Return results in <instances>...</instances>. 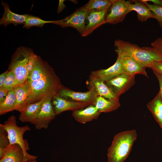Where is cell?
<instances>
[{"label":"cell","mask_w":162,"mask_h":162,"mask_svg":"<svg viewBox=\"0 0 162 162\" xmlns=\"http://www.w3.org/2000/svg\"><path fill=\"white\" fill-rule=\"evenodd\" d=\"M26 81L30 86L26 105L44 99L52 98L64 87L53 68L37 55L34 67Z\"/></svg>","instance_id":"6da1fadb"},{"label":"cell","mask_w":162,"mask_h":162,"mask_svg":"<svg viewBox=\"0 0 162 162\" xmlns=\"http://www.w3.org/2000/svg\"><path fill=\"white\" fill-rule=\"evenodd\" d=\"M114 45L116 52L130 57L146 68L162 61V55L152 47H140L122 40H115Z\"/></svg>","instance_id":"7a4b0ae2"},{"label":"cell","mask_w":162,"mask_h":162,"mask_svg":"<svg viewBox=\"0 0 162 162\" xmlns=\"http://www.w3.org/2000/svg\"><path fill=\"white\" fill-rule=\"evenodd\" d=\"M137 138V132L134 129L116 134L107 149L108 162H124Z\"/></svg>","instance_id":"3957f363"},{"label":"cell","mask_w":162,"mask_h":162,"mask_svg":"<svg viewBox=\"0 0 162 162\" xmlns=\"http://www.w3.org/2000/svg\"><path fill=\"white\" fill-rule=\"evenodd\" d=\"M16 117L13 115L10 116L4 123L0 124L7 131L10 144H16L22 148L24 154L23 162H28L30 160H36L37 157L28 153L29 146L27 140L23 138L24 134L30 130L29 126L26 125L19 127L17 124Z\"/></svg>","instance_id":"277c9868"},{"label":"cell","mask_w":162,"mask_h":162,"mask_svg":"<svg viewBox=\"0 0 162 162\" xmlns=\"http://www.w3.org/2000/svg\"><path fill=\"white\" fill-rule=\"evenodd\" d=\"M33 52V50L30 48L20 46L16 50L12 56L8 70L14 73L18 85L24 83L28 77L26 65L29 57Z\"/></svg>","instance_id":"5b68a950"},{"label":"cell","mask_w":162,"mask_h":162,"mask_svg":"<svg viewBox=\"0 0 162 162\" xmlns=\"http://www.w3.org/2000/svg\"><path fill=\"white\" fill-rule=\"evenodd\" d=\"M88 13L84 6L63 19L52 20V23L60 26L62 28H74L82 35L86 26L85 22Z\"/></svg>","instance_id":"8992f818"},{"label":"cell","mask_w":162,"mask_h":162,"mask_svg":"<svg viewBox=\"0 0 162 162\" xmlns=\"http://www.w3.org/2000/svg\"><path fill=\"white\" fill-rule=\"evenodd\" d=\"M110 12L107 14L106 23L115 24L122 22L126 15L131 11L130 2L124 0H112Z\"/></svg>","instance_id":"52a82bcc"},{"label":"cell","mask_w":162,"mask_h":162,"mask_svg":"<svg viewBox=\"0 0 162 162\" xmlns=\"http://www.w3.org/2000/svg\"><path fill=\"white\" fill-rule=\"evenodd\" d=\"M84 92H76L64 86L58 92V94L61 97L71 101L94 105V102L98 96L92 88Z\"/></svg>","instance_id":"ba28073f"},{"label":"cell","mask_w":162,"mask_h":162,"mask_svg":"<svg viewBox=\"0 0 162 162\" xmlns=\"http://www.w3.org/2000/svg\"><path fill=\"white\" fill-rule=\"evenodd\" d=\"M134 75L123 73L105 82L117 97L128 91L135 83Z\"/></svg>","instance_id":"9c48e42d"},{"label":"cell","mask_w":162,"mask_h":162,"mask_svg":"<svg viewBox=\"0 0 162 162\" xmlns=\"http://www.w3.org/2000/svg\"><path fill=\"white\" fill-rule=\"evenodd\" d=\"M52 98L45 99L43 102L39 113L33 124L37 130L46 129L56 115L52 102Z\"/></svg>","instance_id":"30bf717a"},{"label":"cell","mask_w":162,"mask_h":162,"mask_svg":"<svg viewBox=\"0 0 162 162\" xmlns=\"http://www.w3.org/2000/svg\"><path fill=\"white\" fill-rule=\"evenodd\" d=\"M52 102L56 116L64 112L67 111L73 112L89 105L86 104L68 100L61 97L58 94L53 97Z\"/></svg>","instance_id":"8fae6325"},{"label":"cell","mask_w":162,"mask_h":162,"mask_svg":"<svg viewBox=\"0 0 162 162\" xmlns=\"http://www.w3.org/2000/svg\"><path fill=\"white\" fill-rule=\"evenodd\" d=\"M117 54V59L113 65L106 69L92 71L91 74L105 82L124 73L121 56Z\"/></svg>","instance_id":"7c38bea8"},{"label":"cell","mask_w":162,"mask_h":162,"mask_svg":"<svg viewBox=\"0 0 162 162\" xmlns=\"http://www.w3.org/2000/svg\"><path fill=\"white\" fill-rule=\"evenodd\" d=\"M88 89L92 88L98 96L113 100H119L105 82L91 74L89 77Z\"/></svg>","instance_id":"4fadbf2b"},{"label":"cell","mask_w":162,"mask_h":162,"mask_svg":"<svg viewBox=\"0 0 162 162\" xmlns=\"http://www.w3.org/2000/svg\"><path fill=\"white\" fill-rule=\"evenodd\" d=\"M108 10L94 11L88 12L86 19L88 24L81 35L86 37L92 33L95 29L106 23V18Z\"/></svg>","instance_id":"5bb4252c"},{"label":"cell","mask_w":162,"mask_h":162,"mask_svg":"<svg viewBox=\"0 0 162 162\" xmlns=\"http://www.w3.org/2000/svg\"><path fill=\"white\" fill-rule=\"evenodd\" d=\"M46 99L28 104L20 110L19 111L20 112V120L23 122H29L33 124L40 111L43 102Z\"/></svg>","instance_id":"9a60e30c"},{"label":"cell","mask_w":162,"mask_h":162,"mask_svg":"<svg viewBox=\"0 0 162 162\" xmlns=\"http://www.w3.org/2000/svg\"><path fill=\"white\" fill-rule=\"evenodd\" d=\"M100 113L94 105H91L73 111L72 115L76 121L85 124L97 119Z\"/></svg>","instance_id":"2e32d148"},{"label":"cell","mask_w":162,"mask_h":162,"mask_svg":"<svg viewBox=\"0 0 162 162\" xmlns=\"http://www.w3.org/2000/svg\"><path fill=\"white\" fill-rule=\"evenodd\" d=\"M4 7V12L2 17L0 20V24L6 27L10 24L15 26L24 24L28 14H19L12 12L7 3L2 2Z\"/></svg>","instance_id":"e0dca14e"},{"label":"cell","mask_w":162,"mask_h":162,"mask_svg":"<svg viewBox=\"0 0 162 162\" xmlns=\"http://www.w3.org/2000/svg\"><path fill=\"white\" fill-rule=\"evenodd\" d=\"M116 53L121 56L124 73L131 75L141 74L148 77L146 68L130 57L124 56L118 52Z\"/></svg>","instance_id":"ac0fdd59"},{"label":"cell","mask_w":162,"mask_h":162,"mask_svg":"<svg viewBox=\"0 0 162 162\" xmlns=\"http://www.w3.org/2000/svg\"><path fill=\"white\" fill-rule=\"evenodd\" d=\"M24 154L22 148L16 144H10L5 150L0 162H23Z\"/></svg>","instance_id":"d6986e66"},{"label":"cell","mask_w":162,"mask_h":162,"mask_svg":"<svg viewBox=\"0 0 162 162\" xmlns=\"http://www.w3.org/2000/svg\"><path fill=\"white\" fill-rule=\"evenodd\" d=\"M16 97L15 110L19 111L26 105L30 92V86L26 81L13 89Z\"/></svg>","instance_id":"ffe728a7"},{"label":"cell","mask_w":162,"mask_h":162,"mask_svg":"<svg viewBox=\"0 0 162 162\" xmlns=\"http://www.w3.org/2000/svg\"><path fill=\"white\" fill-rule=\"evenodd\" d=\"M94 105L100 113L109 112L114 111L121 106L119 100H113L98 96L96 98Z\"/></svg>","instance_id":"44dd1931"},{"label":"cell","mask_w":162,"mask_h":162,"mask_svg":"<svg viewBox=\"0 0 162 162\" xmlns=\"http://www.w3.org/2000/svg\"><path fill=\"white\" fill-rule=\"evenodd\" d=\"M133 3H131V11H134L137 13L138 20L143 22L150 18H155L152 12L141 0H133Z\"/></svg>","instance_id":"7402d4cb"},{"label":"cell","mask_w":162,"mask_h":162,"mask_svg":"<svg viewBox=\"0 0 162 162\" xmlns=\"http://www.w3.org/2000/svg\"><path fill=\"white\" fill-rule=\"evenodd\" d=\"M147 106L162 129V99L159 92L147 104Z\"/></svg>","instance_id":"603a6c76"},{"label":"cell","mask_w":162,"mask_h":162,"mask_svg":"<svg viewBox=\"0 0 162 162\" xmlns=\"http://www.w3.org/2000/svg\"><path fill=\"white\" fill-rule=\"evenodd\" d=\"M112 4V0H90L84 6L90 12L109 10Z\"/></svg>","instance_id":"cb8c5ba5"},{"label":"cell","mask_w":162,"mask_h":162,"mask_svg":"<svg viewBox=\"0 0 162 162\" xmlns=\"http://www.w3.org/2000/svg\"><path fill=\"white\" fill-rule=\"evenodd\" d=\"M16 97L14 90L9 91L6 100L0 103V115H2L15 110Z\"/></svg>","instance_id":"d4e9b609"},{"label":"cell","mask_w":162,"mask_h":162,"mask_svg":"<svg viewBox=\"0 0 162 162\" xmlns=\"http://www.w3.org/2000/svg\"><path fill=\"white\" fill-rule=\"evenodd\" d=\"M52 20H44L38 16L28 14L23 27L27 28H29L32 26L42 27L46 24L52 23Z\"/></svg>","instance_id":"484cf974"},{"label":"cell","mask_w":162,"mask_h":162,"mask_svg":"<svg viewBox=\"0 0 162 162\" xmlns=\"http://www.w3.org/2000/svg\"><path fill=\"white\" fill-rule=\"evenodd\" d=\"M10 145L7 131L0 124V159L3 157L5 150Z\"/></svg>","instance_id":"4316f807"},{"label":"cell","mask_w":162,"mask_h":162,"mask_svg":"<svg viewBox=\"0 0 162 162\" xmlns=\"http://www.w3.org/2000/svg\"><path fill=\"white\" fill-rule=\"evenodd\" d=\"M8 71L3 88L2 89L10 91L13 90L16 86H18V84L14 73L11 71Z\"/></svg>","instance_id":"83f0119b"},{"label":"cell","mask_w":162,"mask_h":162,"mask_svg":"<svg viewBox=\"0 0 162 162\" xmlns=\"http://www.w3.org/2000/svg\"><path fill=\"white\" fill-rule=\"evenodd\" d=\"M146 6L153 13L155 19L158 22L160 27H162V7L150 4L145 0H142Z\"/></svg>","instance_id":"f1b7e54d"},{"label":"cell","mask_w":162,"mask_h":162,"mask_svg":"<svg viewBox=\"0 0 162 162\" xmlns=\"http://www.w3.org/2000/svg\"><path fill=\"white\" fill-rule=\"evenodd\" d=\"M37 55L33 52L29 57L26 65V68L28 75L33 69L35 64Z\"/></svg>","instance_id":"f546056e"},{"label":"cell","mask_w":162,"mask_h":162,"mask_svg":"<svg viewBox=\"0 0 162 162\" xmlns=\"http://www.w3.org/2000/svg\"><path fill=\"white\" fill-rule=\"evenodd\" d=\"M152 46L162 55V37L158 38L151 44Z\"/></svg>","instance_id":"4dcf8cb0"},{"label":"cell","mask_w":162,"mask_h":162,"mask_svg":"<svg viewBox=\"0 0 162 162\" xmlns=\"http://www.w3.org/2000/svg\"><path fill=\"white\" fill-rule=\"evenodd\" d=\"M150 68L162 75V61L154 64Z\"/></svg>","instance_id":"1f68e13d"},{"label":"cell","mask_w":162,"mask_h":162,"mask_svg":"<svg viewBox=\"0 0 162 162\" xmlns=\"http://www.w3.org/2000/svg\"><path fill=\"white\" fill-rule=\"evenodd\" d=\"M9 71L8 70L0 75V89L3 88L4 83Z\"/></svg>","instance_id":"d6a6232c"},{"label":"cell","mask_w":162,"mask_h":162,"mask_svg":"<svg viewBox=\"0 0 162 162\" xmlns=\"http://www.w3.org/2000/svg\"><path fill=\"white\" fill-rule=\"evenodd\" d=\"M154 74L157 77L159 82L160 87V95L162 99V75L155 71H153Z\"/></svg>","instance_id":"836d02e7"},{"label":"cell","mask_w":162,"mask_h":162,"mask_svg":"<svg viewBox=\"0 0 162 162\" xmlns=\"http://www.w3.org/2000/svg\"><path fill=\"white\" fill-rule=\"evenodd\" d=\"M9 91L3 89H0V103L3 102L6 100Z\"/></svg>","instance_id":"e575fe53"},{"label":"cell","mask_w":162,"mask_h":162,"mask_svg":"<svg viewBox=\"0 0 162 162\" xmlns=\"http://www.w3.org/2000/svg\"><path fill=\"white\" fill-rule=\"evenodd\" d=\"M64 0H59L58 7L57 9V12L60 13L62 10L64 8L65 5L64 4Z\"/></svg>","instance_id":"d590c367"},{"label":"cell","mask_w":162,"mask_h":162,"mask_svg":"<svg viewBox=\"0 0 162 162\" xmlns=\"http://www.w3.org/2000/svg\"><path fill=\"white\" fill-rule=\"evenodd\" d=\"M146 2H151L153 4L162 7V0H146Z\"/></svg>","instance_id":"8d00e7d4"},{"label":"cell","mask_w":162,"mask_h":162,"mask_svg":"<svg viewBox=\"0 0 162 162\" xmlns=\"http://www.w3.org/2000/svg\"><path fill=\"white\" fill-rule=\"evenodd\" d=\"M28 162H37L36 160H30Z\"/></svg>","instance_id":"74e56055"}]
</instances>
